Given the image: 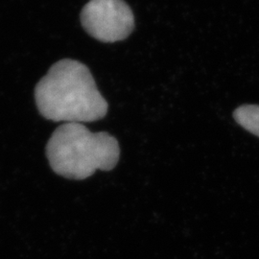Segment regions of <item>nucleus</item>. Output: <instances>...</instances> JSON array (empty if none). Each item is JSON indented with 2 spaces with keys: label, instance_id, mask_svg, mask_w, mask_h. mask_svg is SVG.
I'll return each mask as SVG.
<instances>
[{
  "label": "nucleus",
  "instance_id": "obj_4",
  "mask_svg": "<svg viewBox=\"0 0 259 259\" xmlns=\"http://www.w3.org/2000/svg\"><path fill=\"white\" fill-rule=\"evenodd\" d=\"M234 119L248 132L259 138V106L245 105L236 109Z\"/></svg>",
  "mask_w": 259,
  "mask_h": 259
},
{
  "label": "nucleus",
  "instance_id": "obj_3",
  "mask_svg": "<svg viewBox=\"0 0 259 259\" xmlns=\"http://www.w3.org/2000/svg\"><path fill=\"white\" fill-rule=\"evenodd\" d=\"M83 29L103 42H116L129 37L135 17L124 0H91L81 12Z\"/></svg>",
  "mask_w": 259,
  "mask_h": 259
},
{
  "label": "nucleus",
  "instance_id": "obj_2",
  "mask_svg": "<svg viewBox=\"0 0 259 259\" xmlns=\"http://www.w3.org/2000/svg\"><path fill=\"white\" fill-rule=\"evenodd\" d=\"M46 153L57 175L82 181L97 170L115 168L120 146L117 139L107 132L93 133L82 123H65L50 137Z\"/></svg>",
  "mask_w": 259,
  "mask_h": 259
},
{
  "label": "nucleus",
  "instance_id": "obj_1",
  "mask_svg": "<svg viewBox=\"0 0 259 259\" xmlns=\"http://www.w3.org/2000/svg\"><path fill=\"white\" fill-rule=\"evenodd\" d=\"M35 100L39 113L54 122L100 120L109 108L88 66L71 59L61 60L49 68L36 85Z\"/></svg>",
  "mask_w": 259,
  "mask_h": 259
}]
</instances>
